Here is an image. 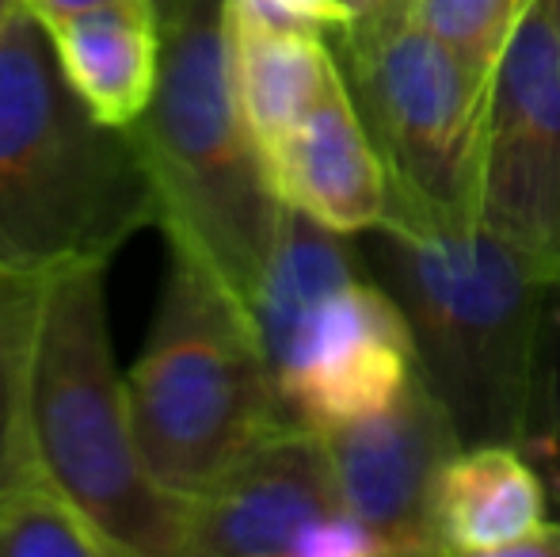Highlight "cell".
I'll return each mask as SVG.
<instances>
[{"instance_id": "cell-19", "label": "cell", "mask_w": 560, "mask_h": 557, "mask_svg": "<svg viewBox=\"0 0 560 557\" xmlns=\"http://www.w3.org/2000/svg\"><path fill=\"white\" fill-rule=\"evenodd\" d=\"M518 451L530 459V466L546 481L549 500L560 508V287L553 290V305H549L538 386H534L530 420L518 439Z\"/></svg>"}, {"instance_id": "cell-22", "label": "cell", "mask_w": 560, "mask_h": 557, "mask_svg": "<svg viewBox=\"0 0 560 557\" xmlns=\"http://www.w3.org/2000/svg\"><path fill=\"white\" fill-rule=\"evenodd\" d=\"M20 4H23V0H0V31L8 27V20H12V12H15Z\"/></svg>"}, {"instance_id": "cell-17", "label": "cell", "mask_w": 560, "mask_h": 557, "mask_svg": "<svg viewBox=\"0 0 560 557\" xmlns=\"http://www.w3.org/2000/svg\"><path fill=\"white\" fill-rule=\"evenodd\" d=\"M115 557L96 523L43 474L0 492V557Z\"/></svg>"}, {"instance_id": "cell-7", "label": "cell", "mask_w": 560, "mask_h": 557, "mask_svg": "<svg viewBox=\"0 0 560 557\" xmlns=\"http://www.w3.org/2000/svg\"><path fill=\"white\" fill-rule=\"evenodd\" d=\"M480 225L560 282V35L546 0L523 15L495 73Z\"/></svg>"}, {"instance_id": "cell-10", "label": "cell", "mask_w": 560, "mask_h": 557, "mask_svg": "<svg viewBox=\"0 0 560 557\" xmlns=\"http://www.w3.org/2000/svg\"><path fill=\"white\" fill-rule=\"evenodd\" d=\"M339 512L325 439L290 423L191 500L187 557H302L305 538Z\"/></svg>"}, {"instance_id": "cell-16", "label": "cell", "mask_w": 560, "mask_h": 557, "mask_svg": "<svg viewBox=\"0 0 560 557\" xmlns=\"http://www.w3.org/2000/svg\"><path fill=\"white\" fill-rule=\"evenodd\" d=\"M43 282L38 276L0 268V492L38 474L27 397Z\"/></svg>"}, {"instance_id": "cell-12", "label": "cell", "mask_w": 560, "mask_h": 557, "mask_svg": "<svg viewBox=\"0 0 560 557\" xmlns=\"http://www.w3.org/2000/svg\"><path fill=\"white\" fill-rule=\"evenodd\" d=\"M546 520V481L511 443L462 446L439 477L435 531L443 554L508 557Z\"/></svg>"}, {"instance_id": "cell-4", "label": "cell", "mask_w": 560, "mask_h": 557, "mask_svg": "<svg viewBox=\"0 0 560 557\" xmlns=\"http://www.w3.org/2000/svg\"><path fill=\"white\" fill-rule=\"evenodd\" d=\"M107 264L54 271L43 282L31 356V451L122 557H187L191 500L161 489L130 428L126 379L112 356Z\"/></svg>"}, {"instance_id": "cell-5", "label": "cell", "mask_w": 560, "mask_h": 557, "mask_svg": "<svg viewBox=\"0 0 560 557\" xmlns=\"http://www.w3.org/2000/svg\"><path fill=\"white\" fill-rule=\"evenodd\" d=\"M126 405L145 469L184 500L294 423L248 310L179 248L126 374Z\"/></svg>"}, {"instance_id": "cell-1", "label": "cell", "mask_w": 560, "mask_h": 557, "mask_svg": "<svg viewBox=\"0 0 560 557\" xmlns=\"http://www.w3.org/2000/svg\"><path fill=\"white\" fill-rule=\"evenodd\" d=\"M156 222L161 199L133 130L84 104L43 15L20 4L0 31V268L46 279L112 264Z\"/></svg>"}, {"instance_id": "cell-23", "label": "cell", "mask_w": 560, "mask_h": 557, "mask_svg": "<svg viewBox=\"0 0 560 557\" xmlns=\"http://www.w3.org/2000/svg\"><path fill=\"white\" fill-rule=\"evenodd\" d=\"M546 4H549V15H553V27L560 35V0H546Z\"/></svg>"}, {"instance_id": "cell-2", "label": "cell", "mask_w": 560, "mask_h": 557, "mask_svg": "<svg viewBox=\"0 0 560 557\" xmlns=\"http://www.w3.org/2000/svg\"><path fill=\"white\" fill-rule=\"evenodd\" d=\"M161 73L133 123L168 245L195 256L248 310L279 245L287 202L244 123L229 50V0H153Z\"/></svg>"}, {"instance_id": "cell-6", "label": "cell", "mask_w": 560, "mask_h": 557, "mask_svg": "<svg viewBox=\"0 0 560 557\" xmlns=\"http://www.w3.org/2000/svg\"><path fill=\"white\" fill-rule=\"evenodd\" d=\"M351 100L389 172L397 230H472L485 202L492 89L412 12V0L328 31Z\"/></svg>"}, {"instance_id": "cell-8", "label": "cell", "mask_w": 560, "mask_h": 557, "mask_svg": "<svg viewBox=\"0 0 560 557\" xmlns=\"http://www.w3.org/2000/svg\"><path fill=\"white\" fill-rule=\"evenodd\" d=\"M320 439L343 508L366 523L393 557L443 554L435 492L465 439L423 374L393 405L325 428Z\"/></svg>"}, {"instance_id": "cell-9", "label": "cell", "mask_w": 560, "mask_h": 557, "mask_svg": "<svg viewBox=\"0 0 560 557\" xmlns=\"http://www.w3.org/2000/svg\"><path fill=\"white\" fill-rule=\"evenodd\" d=\"M416 379L420 356L405 310L362 276L313 310L275 371L290 420L313 431L385 409Z\"/></svg>"}, {"instance_id": "cell-24", "label": "cell", "mask_w": 560, "mask_h": 557, "mask_svg": "<svg viewBox=\"0 0 560 557\" xmlns=\"http://www.w3.org/2000/svg\"><path fill=\"white\" fill-rule=\"evenodd\" d=\"M339 4H343V8H347V0H339ZM347 12H351V8H347Z\"/></svg>"}, {"instance_id": "cell-21", "label": "cell", "mask_w": 560, "mask_h": 557, "mask_svg": "<svg viewBox=\"0 0 560 557\" xmlns=\"http://www.w3.org/2000/svg\"><path fill=\"white\" fill-rule=\"evenodd\" d=\"M397 4H405V0H347V8H351V20L377 15V12H385V8H397Z\"/></svg>"}, {"instance_id": "cell-18", "label": "cell", "mask_w": 560, "mask_h": 557, "mask_svg": "<svg viewBox=\"0 0 560 557\" xmlns=\"http://www.w3.org/2000/svg\"><path fill=\"white\" fill-rule=\"evenodd\" d=\"M530 4L534 0H412V12L472 73L495 81Z\"/></svg>"}, {"instance_id": "cell-15", "label": "cell", "mask_w": 560, "mask_h": 557, "mask_svg": "<svg viewBox=\"0 0 560 557\" xmlns=\"http://www.w3.org/2000/svg\"><path fill=\"white\" fill-rule=\"evenodd\" d=\"M359 276L362 260L343 245V233L287 207L279 245H275L267 276L259 282L256 302H252V325H256L271 371H279V363L294 348L298 333L313 317V310Z\"/></svg>"}, {"instance_id": "cell-13", "label": "cell", "mask_w": 560, "mask_h": 557, "mask_svg": "<svg viewBox=\"0 0 560 557\" xmlns=\"http://www.w3.org/2000/svg\"><path fill=\"white\" fill-rule=\"evenodd\" d=\"M229 50L244 123L259 153H271L339 73L328 31L279 27L229 0Z\"/></svg>"}, {"instance_id": "cell-14", "label": "cell", "mask_w": 560, "mask_h": 557, "mask_svg": "<svg viewBox=\"0 0 560 557\" xmlns=\"http://www.w3.org/2000/svg\"><path fill=\"white\" fill-rule=\"evenodd\" d=\"M58 58L84 104L130 130L149 112L161 73V27L153 0H118L46 23Z\"/></svg>"}, {"instance_id": "cell-11", "label": "cell", "mask_w": 560, "mask_h": 557, "mask_svg": "<svg viewBox=\"0 0 560 557\" xmlns=\"http://www.w3.org/2000/svg\"><path fill=\"white\" fill-rule=\"evenodd\" d=\"M267 172L287 207L343 237L377 230L393 210L389 172L354 107L343 69L298 127L267 153Z\"/></svg>"}, {"instance_id": "cell-20", "label": "cell", "mask_w": 560, "mask_h": 557, "mask_svg": "<svg viewBox=\"0 0 560 557\" xmlns=\"http://www.w3.org/2000/svg\"><path fill=\"white\" fill-rule=\"evenodd\" d=\"M31 4L43 23H54V20H66V15H77V12H89V8H104V4H118V0H23Z\"/></svg>"}, {"instance_id": "cell-3", "label": "cell", "mask_w": 560, "mask_h": 557, "mask_svg": "<svg viewBox=\"0 0 560 557\" xmlns=\"http://www.w3.org/2000/svg\"><path fill=\"white\" fill-rule=\"evenodd\" d=\"M366 264L416 336L420 374L465 446H518L530 420L553 290L488 225H377Z\"/></svg>"}]
</instances>
